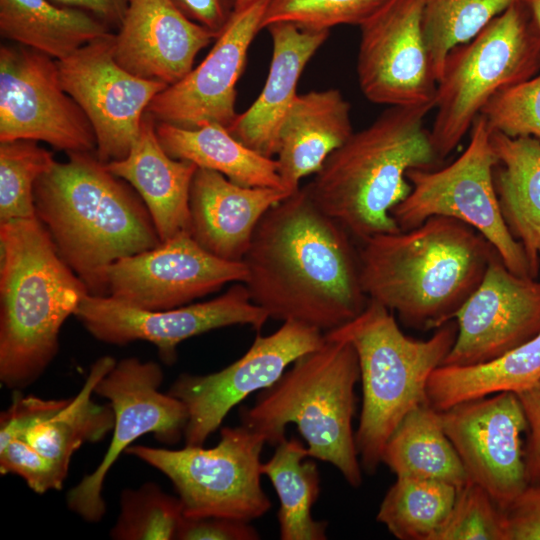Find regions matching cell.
Listing matches in <instances>:
<instances>
[{
    "mask_svg": "<svg viewBox=\"0 0 540 540\" xmlns=\"http://www.w3.org/2000/svg\"><path fill=\"white\" fill-rule=\"evenodd\" d=\"M256 1H258V0H237L236 10L235 11L244 9V8L250 6L251 4L255 3Z\"/></svg>",
    "mask_w": 540,
    "mask_h": 540,
    "instance_id": "cell-46",
    "label": "cell"
},
{
    "mask_svg": "<svg viewBox=\"0 0 540 540\" xmlns=\"http://www.w3.org/2000/svg\"><path fill=\"white\" fill-rule=\"evenodd\" d=\"M61 86L81 107L96 136L103 163L125 158L140 133L151 100L168 85L143 79L114 58L110 33L57 60Z\"/></svg>",
    "mask_w": 540,
    "mask_h": 540,
    "instance_id": "cell-15",
    "label": "cell"
},
{
    "mask_svg": "<svg viewBox=\"0 0 540 540\" xmlns=\"http://www.w3.org/2000/svg\"><path fill=\"white\" fill-rule=\"evenodd\" d=\"M34 205L58 254L92 295H104L112 263L161 243L142 199L95 152L56 161L36 181Z\"/></svg>",
    "mask_w": 540,
    "mask_h": 540,
    "instance_id": "cell-3",
    "label": "cell"
},
{
    "mask_svg": "<svg viewBox=\"0 0 540 540\" xmlns=\"http://www.w3.org/2000/svg\"><path fill=\"white\" fill-rule=\"evenodd\" d=\"M178 497L164 492L153 482L137 489H124L120 513L110 536L115 540H171L183 518Z\"/></svg>",
    "mask_w": 540,
    "mask_h": 540,
    "instance_id": "cell-36",
    "label": "cell"
},
{
    "mask_svg": "<svg viewBox=\"0 0 540 540\" xmlns=\"http://www.w3.org/2000/svg\"><path fill=\"white\" fill-rule=\"evenodd\" d=\"M494 184L504 221L522 245L530 276H540V141L491 130Z\"/></svg>",
    "mask_w": 540,
    "mask_h": 540,
    "instance_id": "cell-27",
    "label": "cell"
},
{
    "mask_svg": "<svg viewBox=\"0 0 540 540\" xmlns=\"http://www.w3.org/2000/svg\"><path fill=\"white\" fill-rule=\"evenodd\" d=\"M42 141L55 149L95 152L84 111L60 83L57 60L19 44L0 48V142Z\"/></svg>",
    "mask_w": 540,
    "mask_h": 540,
    "instance_id": "cell-13",
    "label": "cell"
},
{
    "mask_svg": "<svg viewBox=\"0 0 540 540\" xmlns=\"http://www.w3.org/2000/svg\"><path fill=\"white\" fill-rule=\"evenodd\" d=\"M55 162L37 141L0 142V223L36 216L35 183Z\"/></svg>",
    "mask_w": 540,
    "mask_h": 540,
    "instance_id": "cell-35",
    "label": "cell"
},
{
    "mask_svg": "<svg viewBox=\"0 0 540 540\" xmlns=\"http://www.w3.org/2000/svg\"><path fill=\"white\" fill-rule=\"evenodd\" d=\"M540 72V31L521 0L468 42L453 47L437 83L430 138L442 161L502 90Z\"/></svg>",
    "mask_w": 540,
    "mask_h": 540,
    "instance_id": "cell-8",
    "label": "cell"
},
{
    "mask_svg": "<svg viewBox=\"0 0 540 540\" xmlns=\"http://www.w3.org/2000/svg\"><path fill=\"white\" fill-rule=\"evenodd\" d=\"M527 420L524 460L528 484L540 485V381L518 393Z\"/></svg>",
    "mask_w": 540,
    "mask_h": 540,
    "instance_id": "cell-42",
    "label": "cell"
},
{
    "mask_svg": "<svg viewBox=\"0 0 540 540\" xmlns=\"http://www.w3.org/2000/svg\"><path fill=\"white\" fill-rule=\"evenodd\" d=\"M468 480L481 486L500 509L528 485L522 434L523 406L515 392H499L439 411Z\"/></svg>",
    "mask_w": 540,
    "mask_h": 540,
    "instance_id": "cell-19",
    "label": "cell"
},
{
    "mask_svg": "<svg viewBox=\"0 0 540 540\" xmlns=\"http://www.w3.org/2000/svg\"><path fill=\"white\" fill-rule=\"evenodd\" d=\"M213 39L172 0H129L114 34V58L135 76L172 85L193 68L197 54Z\"/></svg>",
    "mask_w": 540,
    "mask_h": 540,
    "instance_id": "cell-22",
    "label": "cell"
},
{
    "mask_svg": "<svg viewBox=\"0 0 540 540\" xmlns=\"http://www.w3.org/2000/svg\"><path fill=\"white\" fill-rule=\"evenodd\" d=\"M324 339L319 329L288 320L270 335H257L246 353L222 370L179 375L168 393L182 401L188 412L185 445H203L237 404L272 386L294 361L321 346Z\"/></svg>",
    "mask_w": 540,
    "mask_h": 540,
    "instance_id": "cell-14",
    "label": "cell"
},
{
    "mask_svg": "<svg viewBox=\"0 0 540 540\" xmlns=\"http://www.w3.org/2000/svg\"><path fill=\"white\" fill-rule=\"evenodd\" d=\"M307 446L293 437L275 445L272 457L261 464L280 501L277 518L282 540H325L327 522L312 517L320 493L316 463L307 460Z\"/></svg>",
    "mask_w": 540,
    "mask_h": 540,
    "instance_id": "cell-32",
    "label": "cell"
},
{
    "mask_svg": "<svg viewBox=\"0 0 540 540\" xmlns=\"http://www.w3.org/2000/svg\"><path fill=\"white\" fill-rule=\"evenodd\" d=\"M0 380L33 383L59 349V333L89 290L37 216L0 223Z\"/></svg>",
    "mask_w": 540,
    "mask_h": 540,
    "instance_id": "cell-5",
    "label": "cell"
},
{
    "mask_svg": "<svg viewBox=\"0 0 540 540\" xmlns=\"http://www.w3.org/2000/svg\"><path fill=\"white\" fill-rule=\"evenodd\" d=\"M268 1L258 0L235 11L205 59L159 92L146 114L157 123L182 128L218 124L228 129L238 116L236 85L245 69L249 47L261 30Z\"/></svg>",
    "mask_w": 540,
    "mask_h": 540,
    "instance_id": "cell-20",
    "label": "cell"
},
{
    "mask_svg": "<svg viewBox=\"0 0 540 540\" xmlns=\"http://www.w3.org/2000/svg\"><path fill=\"white\" fill-rule=\"evenodd\" d=\"M265 437L241 424L223 427L216 446L174 450L133 445L125 453L164 474L186 517L220 516L251 522L271 508L261 485Z\"/></svg>",
    "mask_w": 540,
    "mask_h": 540,
    "instance_id": "cell-11",
    "label": "cell"
},
{
    "mask_svg": "<svg viewBox=\"0 0 540 540\" xmlns=\"http://www.w3.org/2000/svg\"><path fill=\"white\" fill-rule=\"evenodd\" d=\"M273 50L264 87L250 105L238 114L228 131L263 156L277 154L282 124L298 93L301 74L329 36V30H302L289 22L269 25Z\"/></svg>",
    "mask_w": 540,
    "mask_h": 540,
    "instance_id": "cell-24",
    "label": "cell"
},
{
    "mask_svg": "<svg viewBox=\"0 0 540 540\" xmlns=\"http://www.w3.org/2000/svg\"><path fill=\"white\" fill-rule=\"evenodd\" d=\"M191 21L209 30L217 38L236 10L237 0H172Z\"/></svg>",
    "mask_w": 540,
    "mask_h": 540,
    "instance_id": "cell-43",
    "label": "cell"
},
{
    "mask_svg": "<svg viewBox=\"0 0 540 540\" xmlns=\"http://www.w3.org/2000/svg\"><path fill=\"white\" fill-rule=\"evenodd\" d=\"M497 164L491 129L479 115L471 126L467 147L455 161L438 170H408L411 191L391 215L401 231L413 229L432 216L460 220L493 245L512 273L531 277L524 249L501 213L494 184Z\"/></svg>",
    "mask_w": 540,
    "mask_h": 540,
    "instance_id": "cell-10",
    "label": "cell"
},
{
    "mask_svg": "<svg viewBox=\"0 0 540 540\" xmlns=\"http://www.w3.org/2000/svg\"><path fill=\"white\" fill-rule=\"evenodd\" d=\"M348 231L300 187L259 221L244 255V284L269 318L323 333L358 316L369 298Z\"/></svg>",
    "mask_w": 540,
    "mask_h": 540,
    "instance_id": "cell-1",
    "label": "cell"
},
{
    "mask_svg": "<svg viewBox=\"0 0 540 540\" xmlns=\"http://www.w3.org/2000/svg\"><path fill=\"white\" fill-rule=\"evenodd\" d=\"M381 463L396 477L442 481L457 488L468 481L439 411L428 402L402 419L384 446Z\"/></svg>",
    "mask_w": 540,
    "mask_h": 540,
    "instance_id": "cell-31",
    "label": "cell"
},
{
    "mask_svg": "<svg viewBox=\"0 0 540 540\" xmlns=\"http://www.w3.org/2000/svg\"><path fill=\"white\" fill-rule=\"evenodd\" d=\"M540 381V333L489 362L440 365L427 384L428 403L437 411L499 392L525 391Z\"/></svg>",
    "mask_w": 540,
    "mask_h": 540,
    "instance_id": "cell-30",
    "label": "cell"
},
{
    "mask_svg": "<svg viewBox=\"0 0 540 540\" xmlns=\"http://www.w3.org/2000/svg\"><path fill=\"white\" fill-rule=\"evenodd\" d=\"M493 245L455 218L432 216L421 225L362 241V289L408 327L438 329L455 316L480 285Z\"/></svg>",
    "mask_w": 540,
    "mask_h": 540,
    "instance_id": "cell-2",
    "label": "cell"
},
{
    "mask_svg": "<svg viewBox=\"0 0 540 540\" xmlns=\"http://www.w3.org/2000/svg\"><path fill=\"white\" fill-rule=\"evenodd\" d=\"M243 261H227L202 248L182 231L155 248L121 258L106 268L104 295L144 310H166L244 283Z\"/></svg>",
    "mask_w": 540,
    "mask_h": 540,
    "instance_id": "cell-17",
    "label": "cell"
},
{
    "mask_svg": "<svg viewBox=\"0 0 540 540\" xmlns=\"http://www.w3.org/2000/svg\"><path fill=\"white\" fill-rule=\"evenodd\" d=\"M432 105L389 106L353 134L305 187L314 202L361 242L400 232L391 210L411 191L410 169L441 162L425 126Z\"/></svg>",
    "mask_w": 540,
    "mask_h": 540,
    "instance_id": "cell-4",
    "label": "cell"
},
{
    "mask_svg": "<svg viewBox=\"0 0 540 540\" xmlns=\"http://www.w3.org/2000/svg\"><path fill=\"white\" fill-rule=\"evenodd\" d=\"M292 193L238 185L219 172L197 168L190 195V234L206 251L242 261L263 215Z\"/></svg>",
    "mask_w": 540,
    "mask_h": 540,
    "instance_id": "cell-23",
    "label": "cell"
},
{
    "mask_svg": "<svg viewBox=\"0 0 540 540\" xmlns=\"http://www.w3.org/2000/svg\"><path fill=\"white\" fill-rule=\"evenodd\" d=\"M302 355L272 386L260 391L250 408L241 410V424L277 445L285 429L295 424L307 444L309 457L328 462L354 488L362 483L353 418L355 386L360 380L353 345L328 337Z\"/></svg>",
    "mask_w": 540,
    "mask_h": 540,
    "instance_id": "cell-6",
    "label": "cell"
},
{
    "mask_svg": "<svg viewBox=\"0 0 540 540\" xmlns=\"http://www.w3.org/2000/svg\"><path fill=\"white\" fill-rule=\"evenodd\" d=\"M505 540H540V485H530L501 509Z\"/></svg>",
    "mask_w": 540,
    "mask_h": 540,
    "instance_id": "cell-40",
    "label": "cell"
},
{
    "mask_svg": "<svg viewBox=\"0 0 540 540\" xmlns=\"http://www.w3.org/2000/svg\"><path fill=\"white\" fill-rule=\"evenodd\" d=\"M530 10L533 19L540 31V0H522Z\"/></svg>",
    "mask_w": 540,
    "mask_h": 540,
    "instance_id": "cell-45",
    "label": "cell"
},
{
    "mask_svg": "<svg viewBox=\"0 0 540 540\" xmlns=\"http://www.w3.org/2000/svg\"><path fill=\"white\" fill-rule=\"evenodd\" d=\"M0 33L15 44L61 60L111 31L93 15L51 0H0Z\"/></svg>",
    "mask_w": 540,
    "mask_h": 540,
    "instance_id": "cell-29",
    "label": "cell"
},
{
    "mask_svg": "<svg viewBox=\"0 0 540 540\" xmlns=\"http://www.w3.org/2000/svg\"><path fill=\"white\" fill-rule=\"evenodd\" d=\"M435 540H505L502 511L486 490L468 480L457 489Z\"/></svg>",
    "mask_w": 540,
    "mask_h": 540,
    "instance_id": "cell-38",
    "label": "cell"
},
{
    "mask_svg": "<svg viewBox=\"0 0 540 540\" xmlns=\"http://www.w3.org/2000/svg\"><path fill=\"white\" fill-rule=\"evenodd\" d=\"M324 334L356 350L362 407L355 441L362 469L374 474L393 431L411 410L428 402V380L455 342L456 321L427 340L413 339L402 332L392 311L369 299L358 316Z\"/></svg>",
    "mask_w": 540,
    "mask_h": 540,
    "instance_id": "cell-7",
    "label": "cell"
},
{
    "mask_svg": "<svg viewBox=\"0 0 540 540\" xmlns=\"http://www.w3.org/2000/svg\"><path fill=\"white\" fill-rule=\"evenodd\" d=\"M67 8L87 12L107 26L119 27L126 12L129 0H51Z\"/></svg>",
    "mask_w": 540,
    "mask_h": 540,
    "instance_id": "cell-44",
    "label": "cell"
},
{
    "mask_svg": "<svg viewBox=\"0 0 540 540\" xmlns=\"http://www.w3.org/2000/svg\"><path fill=\"white\" fill-rule=\"evenodd\" d=\"M423 0H389L360 26L357 79L372 103L435 106L437 79L422 30Z\"/></svg>",
    "mask_w": 540,
    "mask_h": 540,
    "instance_id": "cell-18",
    "label": "cell"
},
{
    "mask_svg": "<svg viewBox=\"0 0 540 540\" xmlns=\"http://www.w3.org/2000/svg\"><path fill=\"white\" fill-rule=\"evenodd\" d=\"M156 134L172 158L219 172L241 186L287 191L279 176L276 159L250 149L224 126L206 124L188 129L156 122Z\"/></svg>",
    "mask_w": 540,
    "mask_h": 540,
    "instance_id": "cell-28",
    "label": "cell"
},
{
    "mask_svg": "<svg viewBox=\"0 0 540 540\" xmlns=\"http://www.w3.org/2000/svg\"><path fill=\"white\" fill-rule=\"evenodd\" d=\"M455 321L456 339L442 365L494 360L540 333V280L512 273L497 254Z\"/></svg>",
    "mask_w": 540,
    "mask_h": 540,
    "instance_id": "cell-21",
    "label": "cell"
},
{
    "mask_svg": "<svg viewBox=\"0 0 540 540\" xmlns=\"http://www.w3.org/2000/svg\"><path fill=\"white\" fill-rule=\"evenodd\" d=\"M389 0H269L261 29L289 22L302 30L324 31L337 25L361 26Z\"/></svg>",
    "mask_w": 540,
    "mask_h": 540,
    "instance_id": "cell-37",
    "label": "cell"
},
{
    "mask_svg": "<svg viewBox=\"0 0 540 540\" xmlns=\"http://www.w3.org/2000/svg\"><path fill=\"white\" fill-rule=\"evenodd\" d=\"M518 1L423 0L422 30L437 83L449 51L471 40Z\"/></svg>",
    "mask_w": 540,
    "mask_h": 540,
    "instance_id": "cell-34",
    "label": "cell"
},
{
    "mask_svg": "<svg viewBox=\"0 0 540 540\" xmlns=\"http://www.w3.org/2000/svg\"><path fill=\"white\" fill-rule=\"evenodd\" d=\"M178 540H257L258 531L250 522L220 517L183 516L177 534Z\"/></svg>",
    "mask_w": 540,
    "mask_h": 540,
    "instance_id": "cell-41",
    "label": "cell"
},
{
    "mask_svg": "<svg viewBox=\"0 0 540 540\" xmlns=\"http://www.w3.org/2000/svg\"><path fill=\"white\" fill-rule=\"evenodd\" d=\"M74 316L96 339L114 345L137 340L155 345L161 359L172 364L177 346L186 339L232 325L261 330L269 319L252 302L244 283L237 282L209 301L166 310H144L107 295L87 294Z\"/></svg>",
    "mask_w": 540,
    "mask_h": 540,
    "instance_id": "cell-16",
    "label": "cell"
},
{
    "mask_svg": "<svg viewBox=\"0 0 540 540\" xmlns=\"http://www.w3.org/2000/svg\"><path fill=\"white\" fill-rule=\"evenodd\" d=\"M353 132L351 106L340 90L298 94L282 124L276 154L284 188L297 191L301 179L316 174Z\"/></svg>",
    "mask_w": 540,
    "mask_h": 540,
    "instance_id": "cell-26",
    "label": "cell"
},
{
    "mask_svg": "<svg viewBox=\"0 0 540 540\" xmlns=\"http://www.w3.org/2000/svg\"><path fill=\"white\" fill-rule=\"evenodd\" d=\"M492 131L540 141V72L495 95L481 114Z\"/></svg>",
    "mask_w": 540,
    "mask_h": 540,
    "instance_id": "cell-39",
    "label": "cell"
},
{
    "mask_svg": "<svg viewBox=\"0 0 540 540\" xmlns=\"http://www.w3.org/2000/svg\"><path fill=\"white\" fill-rule=\"evenodd\" d=\"M116 362L111 356L97 359L70 398L43 399L15 391L0 414L1 475L21 477L38 494L61 489L73 454L113 430L111 405L99 404L92 396Z\"/></svg>",
    "mask_w": 540,
    "mask_h": 540,
    "instance_id": "cell-9",
    "label": "cell"
},
{
    "mask_svg": "<svg viewBox=\"0 0 540 540\" xmlns=\"http://www.w3.org/2000/svg\"><path fill=\"white\" fill-rule=\"evenodd\" d=\"M130 184L146 205L161 242L190 232L189 195L197 166L169 156L156 134V122L144 114L139 136L128 155L105 164Z\"/></svg>",
    "mask_w": 540,
    "mask_h": 540,
    "instance_id": "cell-25",
    "label": "cell"
},
{
    "mask_svg": "<svg viewBox=\"0 0 540 540\" xmlns=\"http://www.w3.org/2000/svg\"><path fill=\"white\" fill-rule=\"evenodd\" d=\"M457 489L442 481L396 477L376 519L399 540H435L452 509Z\"/></svg>",
    "mask_w": 540,
    "mask_h": 540,
    "instance_id": "cell-33",
    "label": "cell"
},
{
    "mask_svg": "<svg viewBox=\"0 0 540 540\" xmlns=\"http://www.w3.org/2000/svg\"><path fill=\"white\" fill-rule=\"evenodd\" d=\"M163 371L153 361L136 357L117 361L95 387L114 412L110 444L95 470L69 490L68 508L87 522H99L106 512L105 478L119 456L141 436L152 433L160 442L176 444L184 437L188 412L182 401L160 391Z\"/></svg>",
    "mask_w": 540,
    "mask_h": 540,
    "instance_id": "cell-12",
    "label": "cell"
}]
</instances>
